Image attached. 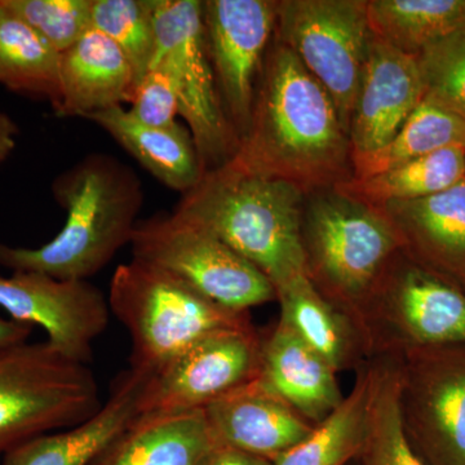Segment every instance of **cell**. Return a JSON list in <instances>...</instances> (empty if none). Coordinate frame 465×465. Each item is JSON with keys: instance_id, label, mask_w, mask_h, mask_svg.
<instances>
[{"instance_id": "1", "label": "cell", "mask_w": 465, "mask_h": 465, "mask_svg": "<svg viewBox=\"0 0 465 465\" xmlns=\"http://www.w3.org/2000/svg\"><path fill=\"white\" fill-rule=\"evenodd\" d=\"M235 161L305 194L351 179L347 128L329 92L275 36L266 54L249 133Z\"/></svg>"}, {"instance_id": "2", "label": "cell", "mask_w": 465, "mask_h": 465, "mask_svg": "<svg viewBox=\"0 0 465 465\" xmlns=\"http://www.w3.org/2000/svg\"><path fill=\"white\" fill-rule=\"evenodd\" d=\"M305 197L293 183L232 158L206 171L173 213L237 251L269 278L277 292L307 275L302 235Z\"/></svg>"}, {"instance_id": "3", "label": "cell", "mask_w": 465, "mask_h": 465, "mask_svg": "<svg viewBox=\"0 0 465 465\" xmlns=\"http://www.w3.org/2000/svg\"><path fill=\"white\" fill-rule=\"evenodd\" d=\"M52 193L66 211L63 229L38 249L0 243V265L88 281L131 243L143 204L140 177L119 159L94 153L58 174Z\"/></svg>"}, {"instance_id": "4", "label": "cell", "mask_w": 465, "mask_h": 465, "mask_svg": "<svg viewBox=\"0 0 465 465\" xmlns=\"http://www.w3.org/2000/svg\"><path fill=\"white\" fill-rule=\"evenodd\" d=\"M302 235L309 280L357 324L401 251L393 226L378 207L333 186L305 197Z\"/></svg>"}, {"instance_id": "5", "label": "cell", "mask_w": 465, "mask_h": 465, "mask_svg": "<svg viewBox=\"0 0 465 465\" xmlns=\"http://www.w3.org/2000/svg\"><path fill=\"white\" fill-rule=\"evenodd\" d=\"M108 302L130 333V369L146 375L213 333L252 324L249 312L222 307L179 278L134 259L115 269Z\"/></svg>"}, {"instance_id": "6", "label": "cell", "mask_w": 465, "mask_h": 465, "mask_svg": "<svg viewBox=\"0 0 465 465\" xmlns=\"http://www.w3.org/2000/svg\"><path fill=\"white\" fill-rule=\"evenodd\" d=\"M357 326L370 360L465 347V291L400 251L363 305Z\"/></svg>"}, {"instance_id": "7", "label": "cell", "mask_w": 465, "mask_h": 465, "mask_svg": "<svg viewBox=\"0 0 465 465\" xmlns=\"http://www.w3.org/2000/svg\"><path fill=\"white\" fill-rule=\"evenodd\" d=\"M101 406L90 367L64 357L47 341L0 351V457L26 440L87 420Z\"/></svg>"}, {"instance_id": "8", "label": "cell", "mask_w": 465, "mask_h": 465, "mask_svg": "<svg viewBox=\"0 0 465 465\" xmlns=\"http://www.w3.org/2000/svg\"><path fill=\"white\" fill-rule=\"evenodd\" d=\"M133 259L179 278L216 304L249 312L277 300L273 283L237 251L171 213L139 222Z\"/></svg>"}, {"instance_id": "9", "label": "cell", "mask_w": 465, "mask_h": 465, "mask_svg": "<svg viewBox=\"0 0 465 465\" xmlns=\"http://www.w3.org/2000/svg\"><path fill=\"white\" fill-rule=\"evenodd\" d=\"M157 51L173 75L179 115L191 131L204 173L231 161L240 139L223 106L204 39L200 0H153ZM152 63V64H153Z\"/></svg>"}, {"instance_id": "10", "label": "cell", "mask_w": 465, "mask_h": 465, "mask_svg": "<svg viewBox=\"0 0 465 465\" xmlns=\"http://www.w3.org/2000/svg\"><path fill=\"white\" fill-rule=\"evenodd\" d=\"M275 36L329 92L349 134L374 39L367 0H280Z\"/></svg>"}, {"instance_id": "11", "label": "cell", "mask_w": 465, "mask_h": 465, "mask_svg": "<svg viewBox=\"0 0 465 465\" xmlns=\"http://www.w3.org/2000/svg\"><path fill=\"white\" fill-rule=\"evenodd\" d=\"M397 358L401 423L410 445L427 465H465V347Z\"/></svg>"}, {"instance_id": "12", "label": "cell", "mask_w": 465, "mask_h": 465, "mask_svg": "<svg viewBox=\"0 0 465 465\" xmlns=\"http://www.w3.org/2000/svg\"><path fill=\"white\" fill-rule=\"evenodd\" d=\"M262 348V338L253 324L208 336L146 379L137 419L168 418L206 409L258 378Z\"/></svg>"}, {"instance_id": "13", "label": "cell", "mask_w": 465, "mask_h": 465, "mask_svg": "<svg viewBox=\"0 0 465 465\" xmlns=\"http://www.w3.org/2000/svg\"><path fill=\"white\" fill-rule=\"evenodd\" d=\"M277 0L202 2L217 90L240 142L249 133L260 74L277 26Z\"/></svg>"}, {"instance_id": "14", "label": "cell", "mask_w": 465, "mask_h": 465, "mask_svg": "<svg viewBox=\"0 0 465 465\" xmlns=\"http://www.w3.org/2000/svg\"><path fill=\"white\" fill-rule=\"evenodd\" d=\"M0 308L16 322L42 327L54 351L84 365L110 314L108 298L88 281L25 271L0 274Z\"/></svg>"}, {"instance_id": "15", "label": "cell", "mask_w": 465, "mask_h": 465, "mask_svg": "<svg viewBox=\"0 0 465 465\" xmlns=\"http://www.w3.org/2000/svg\"><path fill=\"white\" fill-rule=\"evenodd\" d=\"M424 96L416 57L372 39L349 127L351 157L387 145Z\"/></svg>"}, {"instance_id": "16", "label": "cell", "mask_w": 465, "mask_h": 465, "mask_svg": "<svg viewBox=\"0 0 465 465\" xmlns=\"http://www.w3.org/2000/svg\"><path fill=\"white\" fill-rule=\"evenodd\" d=\"M203 414L216 445L272 463L307 439L316 427L259 376L208 405Z\"/></svg>"}, {"instance_id": "17", "label": "cell", "mask_w": 465, "mask_h": 465, "mask_svg": "<svg viewBox=\"0 0 465 465\" xmlns=\"http://www.w3.org/2000/svg\"><path fill=\"white\" fill-rule=\"evenodd\" d=\"M376 207L403 253L465 291V179L430 197Z\"/></svg>"}, {"instance_id": "18", "label": "cell", "mask_w": 465, "mask_h": 465, "mask_svg": "<svg viewBox=\"0 0 465 465\" xmlns=\"http://www.w3.org/2000/svg\"><path fill=\"white\" fill-rule=\"evenodd\" d=\"M148 378L136 370H125L116 376L108 400L90 419L21 443L3 455L0 465H91L136 420Z\"/></svg>"}, {"instance_id": "19", "label": "cell", "mask_w": 465, "mask_h": 465, "mask_svg": "<svg viewBox=\"0 0 465 465\" xmlns=\"http://www.w3.org/2000/svg\"><path fill=\"white\" fill-rule=\"evenodd\" d=\"M259 378L314 425L344 400L335 370L281 318L262 339Z\"/></svg>"}, {"instance_id": "20", "label": "cell", "mask_w": 465, "mask_h": 465, "mask_svg": "<svg viewBox=\"0 0 465 465\" xmlns=\"http://www.w3.org/2000/svg\"><path fill=\"white\" fill-rule=\"evenodd\" d=\"M136 81L133 67L112 39L92 27L60 54L58 116H82L130 103Z\"/></svg>"}, {"instance_id": "21", "label": "cell", "mask_w": 465, "mask_h": 465, "mask_svg": "<svg viewBox=\"0 0 465 465\" xmlns=\"http://www.w3.org/2000/svg\"><path fill=\"white\" fill-rule=\"evenodd\" d=\"M87 119L100 125L155 179L185 194L203 176L200 155L188 127H152L137 121L122 105L94 113Z\"/></svg>"}, {"instance_id": "22", "label": "cell", "mask_w": 465, "mask_h": 465, "mask_svg": "<svg viewBox=\"0 0 465 465\" xmlns=\"http://www.w3.org/2000/svg\"><path fill=\"white\" fill-rule=\"evenodd\" d=\"M281 320L335 370L361 369L370 357L356 322L300 275L277 290Z\"/></svg>"}, {"instance_id": "23", "label": "cell", "mask_w": 465, "mask_h": 465, "mask_svg": "<svg viewBox=\"0 0 465 465\" xmlns=\"http://www.w3.org/2000/svg\"><path fill=\"white\" fill-rule=\"evenodd\" d=\"M216 446L203 410L136 419L91 465H200Z\"/></svg>"}, {"instance_id": "24", "label": "cell", "mask_w": 465, "mask_h": 465, "mask_svg": "<svg viewBox=\"0 0 465 465\" xmlns=\"http://www.w3.org/2000/svg\"><path fill=\"white\" fill-rule=\"evenodd\" d=\"M375 39L410 56L465 30V0H367Z\"/></svg>"}, {"instance_id": "25", "label": "cell", "mask_w": 465, "mask_h": 465, "mask_svg": "<svg viewBox=\"0 0 465 465\" xmlns=\"http://www.w3.org/2000/svg\"><path fill=\"white\" fill-rule=\"evenodd\" d=\"M0 84L18 94L60 101V54L0 0Z\"/></svg>"}, {"instance_id": "26", "label": "cell", "mask_w": 465, "mask_h": 465, "mask_svg": "<svg viewBox=\"0 0 465 465\" xmlns=\"http://www.w3.org/2000/svg\"><path fill=\"white\" fill-rule=\"evenodd\" d=\"M448 148L465 149V118L424 97L387 145L351 157V179H367Z\"/></svg>"}, {"instance_id": "27", "label": "cell", "mask_w": 465, "mask_h": 465, "mask_svg": "<svg viewBox=\"0 0 465 465\" xmlns=\"http://www.w3.org/2000/svg\"><path fill=\"white\" fill-rule=\"evenodd\" d=\"M371 391V366L358 369L353 390L341 405L317 424L307 439L275 459L272 465H347L365 442Z\"/></svg>"}, {"instance_id": "28", "label": "cell", "mask_w": 465, "mask_h": 465, "mask_svg": "<svg viewBox=\"0 0 465 465\" xmlns=\"http://www.w3.org/2000/svg\"><path fill=\"white\" fill-rule=\"evenodd\" d=\"M464 179L465 149L448 148L367 179H351L335 188L372 206H381L388 202L430 197Z\"/></svg>"}, {"instance_id": "29", "label": "cell", "mask_w": 465, "mask_h": 465, "mask_svg": "<svg viewBox=\"0 0 465 465\" xmlns=\"http://www.w3.org/2000/svg\"><path fill=\"white\" fill-rule=\"evenodd\" d=\"M365 442L358 458L362 465H427L410 445L400 415L399 358L375 357Z\"/></svg>"}, {"instance_id": "30", "label": "cell", "mask_w": 465, "mask_h": 465, "mask_svg": "<svg viewBox=\"0 0 465 465\" xmlns=\"http://www.w3.org/2000/svg\"><path fill=\"white\" fill-rule=\"evenodd\" d=\"M92 25L124 52L137 84L157 51L153 0H92Z\"/></svg>"}, {"instance_id": "31", "label": "cell", "mask_w": 465, "mask_h": 465, "mask_svg": "<svg viewBox=\"0 0 465 465\" xmlns=\"http://www.w3.org/2000/svg\"><path fill=\"white\" fill-rule=\"evenodd\" d=\"M416 60L425 99L465 118V30L433 43Z\"/></svg>"}, {"instance_id": "32", "label": "cell", "mask_w": 465, "mask_h": 465, "mask_svg": "<svg viewBox=\"0 0 465 465\" xmlns=\"http://www.w3.org/2000/svg\"><path fill=\"white\" fill-rule=\"evenodd\" d=\"M63 54L92 27V0H2Z\"/></svg>"}, {"instance_id": "33", "label": "cell", "mask_w": 465, "mask_h": 465, "mask_svg": "<svg viewBox=\"0 0 465 465\" xmlns=\"http://www.w3.org/2000/svg\"><path fill=\"white\" fill-rule=\"evenodd\" d=\"M130 113L143 124L171 127L179 115V99L173 75L161 63H153L134 85Z\"/></svg>"}, {"instance_id": "34", "label": "cell", "mask_w": 465, "mask_h": 465, "mask_svg": "<svg viewBox=\"0 0 465 465\" xmlns=\"http://www.w3.org/2000/svg\"><path fill=\"white\" fill-rule=\"evenodd\" d=\"M200 465H272V461L217 445Z\"/></svg>"}, {"instance_id": "35", "label": "cell", "mask_w": 465, "mask_h": 465, "mask_svg": "<svg viewBox=\"0 0 465 465\" xmlns=\"http://www.w3.org/2000/svg\"><path fill=\"white\" fill-rule=\"evenodd\" d=\"M33 326L0 317V351L29 341Z\"/></svg>"}, {"instance_id": "36", "label": "cell", "mask_w": 465, "mask_h": 465, "mask_svg": "<svg viewBox=\"0 0 465 465\" xmlns=\"http://www.w3.org/2000/svg\"><path fill=\"white\" fill-rule=\"evenodd\" d=\"M17 125L5 113L0 112V163L9 157L16 146Z\"/></svg>"}]
</instances>
